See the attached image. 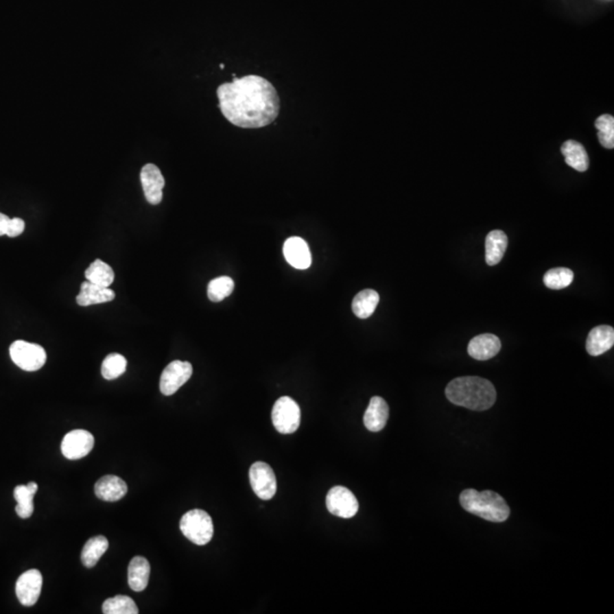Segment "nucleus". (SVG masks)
Segmentation results:
<instances>
[{"instance_id":"f257e3e1","label":"nucleus","mask_w":614,"mask_h":614,"mask_svg":"<svg viewBox=\"0 0 614 614\" xmlns=\"http://www.w3.org/2000/svg\"><path fill=\"white\" fill-rule=\"evenodd\" d=\"M220 110L233 126L259 129L276 121L280 97L272 83L259 75L237 78L217 88Z\"/></svg>"},{"instance_id":"f03ea898","label":"nucleus","mask_w":614,"mask_h":614,"mask_svg":"<svg viewBox=\"0 0 614 614\" xmlns=\"http://www.w3.org/2000/svg\"><path fill=\"white\" fill-rule=\"evenodd\" d=\"M446 397L455 405L472 411H486L496 402V389L487 379L480 377H460L449 382Z\"/></svg>"},{"instance_id":"7ed1b4c3","label":"nucleus","mask_w":614,"mask_h":614,"mask_svg":"<svg viewBox=\"0 0 614 614\" xmlns=\"http://www.w3.org/2000/svg\"><path fill=\"white\" fill-rule=\"evenodd\" d=\"M465 511L491 522H504L510 517V508L501 495L491 491L465 489L460 495Z\"/></svg>"},{"instance_id":"20e7f679","label":"nucleus","mask_w":614,"mask_h":614,"mask_svg":"<svg viewBox=\"0 0 614 614\" xmlns=\"http://www.w3.org/2000/svg\"><path fill=\"white\" fill-rule=\"evenodd\" d=\"M180 529L193 544L198 546L209 544L214 534L212 518L203 510H191L183 515L180 521Z\"/></svg>"},{"instance_id":"39448f33","label":"nucleus","mask_w":614,"mask_h":614,"mask_svg":"<svg viewBox=\"0 0 614 614\" xmlns=\"http://www.w3.org/2000/svg\"><path fill=\"white\" fill-rule=\"evenodd\" d=\"M10 359L24 371L40 370L47 361L46 351L38 344L16 340L10 347Z\"/></svg>"},{"instance_id":"423d86ee","label":"nucleus","mask_w":614,"mask_h":614,"mask_svg":"<svg viewBox=\"0 0 614 614\" xmlns=\"http://www.w3.org/2000/svg\"><path fill=\"white\" fill-rule=\"evenodd\" d=\"M272 422L274 428L280 434H294L300 425V409L298 404L288 396L280 397L273 406Z\"/></svg>"},{"instance_id":"0eeeda50","label":"nucleus","mask_w":614,"mask_h":614,"mask_svg":"<svg viewBox=\"0 0 614 614\" xmlns=\"http://www.w3.org/2000/svg\"><path fill=\"white\" fill-rule=\"evenodd\" d=\"M252 491L263 501H269L276 493V478L272 468L264 462H256L249 469Z\"/></svg>"},{"instance_id":"6e6552de","label":"nucleus","mask_w":614,"mask_h":614,"mask_svg":"<svg viewBox=\"0 0 614 614\" xmlns=\"http://www.w3.org/2000/svg\"><path fill=\"white\" fill-rule=\"evenodd\" d=\"M326 501L328 511L339 518H353L359 511V501L355 495L344 486H335L330 489Z\"/></svg>"},{"instance_id":"1a4fd4ad","label":"nucleus","mask_w":614,"mask_h":614,"mask_svg":"<svg viewBox=\"0 0 614 614\" xmlns=\"http://www.w3.org/2000/svg\"><path fill=\"white\" fill-rule=\"evenodd\" d=\"M193 375V366L189 362L173 361L164 368L161 375L160 389L162 394L171 396L176 394Z\"/></svg>"},{"instance_id":"9d476101","label":"nucleus","mask_w":614,"mask_h":614,"mask_svg":"<svg viewBox=\"0 0 614 614\" xmlns=\"http://www.w3.org/2000/svg\"><path fill=\"white\" fill-rule=\"evenodd\" d=\"M43 588V574L39 570L31 569L21 574L17 579L16 596L21 604L32 606L37 603Z\"/></svg>"},{"instance_id":"9b49d317","label":"nucleus","mask_w":614,"mask_h":614,"mask_svg":"<svg viewBox=\"0 0 614 614\" xmlns=\"http://www.w3.org/2000/svg\"><path fill=\"white\" fill-rule=\"evenodd\" d=\"M93 436L86 430L78 429L65 435L60 449L64 456L69 460H79L89 454L93 451Z\"/></svg>"},{"instance_id":"f8f14e48","label":"nucleus","mask_w":614,"mask_h":614,"mask_svg":"<svg viewBox=\"0 0 614 614\" xmlns=\"http://www.w3.org/2000/svg\"><path fill=\"white\" fill-rule=\"evenodd\" d=\"M143 193L147 202L152 205H158L163 200V188L165 180L161 169L155 164H146L140 172Z\"/></svg>"},{"instance_id":"ddd939ff","label":"nucleus","mask_w":614,"mask_h":614,"mask_svg":"<svg viewBox=\"0 0 614 614\" xmlns=\"http://www.w3.org/2000/svg\"><path fill=\"white\" fill-rule=\"evenodd\" d=\"M283 255L287 262L298 270L309 269L312 263V255L309 245L299 237H292L283 245Z\"/></svg>"},{"instance_id":"4468645a","label":"nucleus","mask_w":614,"mask_h":614,"mask_svg":"<svg viewBox=\"0 0 614 614\" xmlns=\"http://www.w3.org/2000/svg\"><path fill=\"white\" fill-rule=\"evenodd\" d=\"M501 349V340L497 335L484 333L472 338L469 342L468 353L477 361H487L497 355Z\"/></svg>"},{"instance_id":"2eb2a0df","label":"nucleus","mask_w":614,"mask_h":614,"mask_svg":"<svg viewBox=\"0 0 614 614\" xmlns=\"http://www.w3.org/2000/svg\"><path fill=\"white\" fill-rule=\"evenodd\" d=\"M614 345V329L610 326H598L591 329L586 342V349L591 356H600Z\"/></svg>"},{"instance_id":"dca6fc26","label":"nucleus","mask_w":614,"mask_h":614,"mask_svg":"<svg viewBox=\"0 0 614 614\" xmlns=\"http://www.w3.org/2000/svg\"><path fill=\"white\" fill-rule=\"evenodd\" d=\"M389 408L385 399L375 396L372 397L364 414V425L372 432H381L388 421Z\"/></svg>"},{"instance_id":"f3484780","label":"nucleus","mask_w":614,"mask_h":614,"mask_svg":"<svg viewBox=\"0 0 614 614\" xmlns=\"http://www.w3.org/2000/svg\"><path fill=\"white\" fill-rule=\"evenodd\" d=\"M128 491L126 482L117 475H108L100 478L95 485L97 497L106 501H117L124 497Z\"/></svg>"},{"instance_id":"a211bd4d","label":"nucleus","mask_w":614,"mask_h":614,"mask_svg":"<svg viewBox=\"0 0 614 614\" xmlns=\"http://www.w3.org/2000/svg\"><path fill=\"white\" fill-rule=\"evenodd\" d=\"M114 298L115 292L110 287L98 286L86 280L81 285V292L77 296V303L80 306H90L112 302Z\"/></svg>"},{"instance_id":"6ab92c4d","label":"nucleus","mask_w":614,"mask_h":614,"mask_svg":"<svg viewBox=\"0 0 614 614\" xmlns=\"http://www.w3.org/2000/svg\"><path fill=\"white\" fill-rule=\"evenodd\" d=\"M150 576V565L147 558L136 556L131 560L128 569V581L132 591H145L148 586Z\"/></svg>"},{"instance_id":"aec40b11","label":"nucleus","mask_w":614,"mask_h":614,"mask_svg":"<svg viewBox=\"0 0 614 614\" xmlns=\"http://www.w3.org/2000/svg\"><path fill=\"white\" fill-rule=\"evenodd\" d=\"M508 236L501 230H494L486 237V262L488 265H496L504 257L508 249Z\"/></svg>"},{"instance_id":"412c9836","label":"nucleus","mask_w":614,"mask_h":614,"mask_svg":"<svg viewBox=\"0 0 614 614\" xmlns=\"http://www.w3.org/2000/svg\"><path fill=\"white\" fill-rule=\"evenodd\" d=\"M565 163L578 172H586L589 167V157L585 147L578 141L568 140L561 147Z\"/></svg>"},{"instance_id":"4be33fe9","label":"nucleus","mask_w":614,"mask_h":614,"mask_svg":"<svg viewBox=\"0 0 614 614\" xmlns=\"http://www.w3.org/2000/svg\"><path fill=\"white\" fill-rule=\"evenodd\" d=\"M37 491L38 485L34 482H29L27 486H17L14 489V497L17 501L15 510L20 518L27 519L34 515V497Z\"/></svg>"},{"instance_id":"5701e85b","label":"nucleus","mask_w":614,"mask_h":614,"mask_svg":"<svg viewBox=\"0 0 614 614\" xmlns=\"http://www.w3.org/2000/svg\"><path fill=\"white\" fill-rule=\"evenodd\" d=\"M379 300L380 297L378 292L373 289H364L353 299V312L359 319H368L375 313Z\"/></svg>"},{"instance_id":"b1692460","label":"nucleus","mask_w":614,"mask_h":614,"mask_svg":"<svg viewBox=\"0 0 614 614\" xmlns=\"http://www.w3.org/2000/svg\"><path fill=\"white\" fill-rule=\"evenodd\" d=\"M107 548H108V541L106 537L96 536L90 538L81 553V561L83 565L86 568H93L103 556L104 553L107 551Z\"/></svg>"},{"instance_id":"393cba45","label":"nucleus","mask_w":614,"mask_h":614,"mask_svg":"<svg viewBox=\"0 0 614 614\" xmlns=\"http://www.w3.org/2000/svg\"><path fill=\"white\" fill-rule=\"evenodd\" d=\"M86 279L90 283L102 287H110L114 283V271L107 263L102 259H96L90 264L84 272Z\"/></svg>"},{"instance_id":"a878e982","label":"nucleus","mask_w":614,"mask_h":614,"mask_svg":"<svg viewBox=\"0 0 614 614\" xmlns=\"http://www.w3.org/2000/svg\"><path fill=\"white\" fill-rule=\"evenodd\" d=\"M103 612L105 614H138L139 610L132 598L117 595L104 602Z\"/></svg>"},{"instance_id":"bb28decb","label":"nucleus","mask_w":614,"mask_h":614,"mask_svg":"<svg viewBox=\"0 0 614 614\" xmlns=\"http://www.w3.org/2000/svg\"><path fill=\"white\" fill-rule=\"evenodd\" d=\"M574 278V271L568 268H555L545 273L544 283L547 288L560 290L570 286Z\"/></svg>"},{"instance_id":"cd10ccee","label":"nucleus","mask_w":614,"mask_h":614,"mask_svg":"<svg viewBox=\"0 0 614 614\" xmlns=\"http://www.w3.org/2000/svg\"><path fill=\"white\" fill-rule=\"evenodd\" d=\"M235 289V283L229 276H219L213 279L207 287V296L209 300L217 303L222 302L223 299L229 297Z\"/></svg>"},{"instance_id":"c85d7f7f","label":"nucleus","mask_w":614,"mask_h":614,"mask_svg":"<svg viewBox=\"0 0 614 614\" xmlns=\"http://www.w3.org/2000/svg\"><path fill=\"white\" fill-rule=\"evenodd\" d=\"M126 359L117 353L106 356L102 364V375L106 380H114L126 372Z\"/></svg>"},{"instance_id":"c756f323","label":"nucleus","mask_w":614,"mask_h":614,"mask_svg":"<svg viewBox=\"0 0 614 614\" xmlns=\"http://www.w3.org/2000/svg\"><path fill=\"white\" fill-rule=\"evenodd\" d=\"M595 126L598 130V139L602 146L608 150L614 147V117L610 114H604L595 121Z\"/></svg>"},{"instance_id":"7c9ffc66","label":"nucleus","mask_w":614,"mask_h":614,"mask_svg":"<svg viewBox=\"0 0 614 614\" xmlns=\"http://www.w3.org/2000/svg\"><path fill=\"white\" fill-rule=\"evenodd\" d=\"M24 229H25V222H24L23 220L20 219V217H14V219L10 220V223H8V226H7L6 235L10 237V238H14V237L22 235Z\"/></svg>"},{"instance_id":"2f4dec72","label":"nucleus","mask_w":614,"mask_h":614,"mask_svg":"<svg viewBox=\"0 0 614 614\" xmlns=\"http://www.w3.org/2000/svg\"><path fill=\"white\" fill-rule=\"evenodd\" d=\"M10 217L8 216L5 215L3 213H0V236H3V235H6L7 233V226H8V223H10Z\"/></svg>"}]
</instances>
